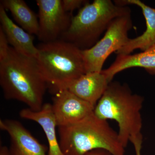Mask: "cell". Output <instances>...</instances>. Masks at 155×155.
<instances>
[{
	"mask_svg": "<svg viewBox=\"0 0 155 155\" xmlns=\"http://www.w3.org/2000/svg\"><path fill=\"white\" fill-rule=\"evenodd\" d=\"M0 85L6 99L15 100L35 111L41 110L47 88L36 58L22 54L10 47L0 61Z\"/></svg>",
	"mask_w": 155,
	"mask_h": 155,
	"instance_id": "6da1fadb",
	"label": "cell"
},
{
	"mask_svg": "<svg viewBox=\"0 0 155 155\" xmlns=\"http://www.w3.org/2000/svg\"><path fill=\"white\" fill-rule=\"evenodd\" d=\"M59 143L64 155H85L94 150L112 155H125V147L118 132L107 120L93 114L75 124L58 127Z\"/></svg>",
	"mask_w": 155,
	"mask_h": 155,
	"instance_id": "7a4b0ae2",
	"label": "cell"
},
{
	"mask_svg": "<svg viewBox=\"0 0 155 155\" xmlns=\"http://www.w3.org/2000/svg\"><path fill=\"white\" fill-rule=\"evenodd\" d=\"M143 100L140 95L133 94L127 84L112 81L95 107L94 113L100 119L117 122L119 139L126 148L130 139L142 135Z\"/></svg>",
	"mask_w": 155,
	"mask_h": 155,
	"instance_id": "3957f363",
	"label": "cell"
},
{
	"mask_svg": "<svg viewBox=\"0 0 155 155\" xmlns=\"http://www.w3.org/2000/svg\"><path fill=\"white\" fill-rule=\"evenodd\" d=\"M37 62L48 86L55 93L86 73L81 50L63 40L42 43L37 46Z\"/></svg>",
	"mask_w": 155,
	"mask_h": 155,
	"instance_id": "277c9868",
	"label": "cell"
},
{
	"mask_svg": "<svg viewBox=\"0 0 155 155\" xmlns=\"http://www.w3.org/2000/svg\"><path fill=\"white\" fill-rule=\"evenodd\" d=\"M130 13L127 6L119 5L110 0H94L87 3L72 16L71 23L61 39L81 50L91 48L117 17Z\"/></svg>",
	"mask_w": 155,
	"mask_h": 155,
	"instance_id": "5b68a950",
	"label": "cell"
},
{
	"mask_svg": "<svg viewBox=\"0 0 155 155\" xmlns=\"http://www.w3.org/2000/svg\"><path fill=\"white\" fill-rule=\"evenodd\" d=\"M130 13L117 17L111 22L102 38L88 49L81 50L85 72H100L107 58L124 46L130 38L132 28Z\"/></svg>",
	"mask_w": 155,
	"mask_h": 155,
	"instance_id": "8992f818",
	"label": "cell"
},
{
	"mask_svg": "<svg viewBox=\"0 0 155 155\" xmlns=\"http://www.w3.org/2000/svg\"><path fill=\"white\" fill-rule=\"evenodd\" d=\"M38 8L37 36L42 43L60 39L68 29L72 15L62 6V0H37Z\"/></svg>",
	"mask_w": 155,
	"mask_h": 155,
	"instance_id": "52a82bcc",
	"label": "cell"
},
{
	"mask_svg": "<svg viewBox=\"0 0 155 155\" xmlns=\"http://www.w3.org/2000/svg\"><path fill=\"white\" fill-rule=\"evenodd\" d=\"M52 107L58 127L75 124L93 114L94 107L67 90L55 93Z\"/></svg>",
	"mask_w": 155,
	"mask_h": 155,
	"instance_id": "ba28073f",
	"label": "cell"
},
{
	"mask_svg": "<svg viewBox=\"0 0 155 155\" xmlns=\"http://www.w3.org/2000/svg\"><path fill=\"white\" fill-rule=\"evenodd\" d=\"M0 128L10 136V155H46V147L39 142L21 122L14 119H1Z\"/></svg>",
	"mask_w": 155,
	"mask_h": 155,
	"instance_id": "9c48e42d",
	"label": "cell"
},
{
	"mask_svg": "<svg viewBox=\"0 0 155 155\" xmlns=\"http://www.w3.org/2000/svg\"><path fill=\"white\" fill-rule=\"evenodd\" d=\"M119 5H134L139 7L145 19L146 29L140 36L129 40L127 43L116 53L117 54H129L136 49L146 51L155 44V8H151L140 0L114 1Z\"/></svg>",
	"mask_w": 155,
	"mask_h": 155,
	"instance_id": "30bf717a",
	"label": "cell"
},
{
	"mask_svg": "<svg viewBox=\"0 0 155 155\" xmlns=\"http://www.w3.org/2000/svg\"><path fill=\"white\" fill-rule=\"evenodd\" d=\"M102 70L85 73L73 81L67 90L95 107L110 83Z\"/></svg>",
	"mask_w": 155,
	"mask_h": 155,
	"instance_id": "8fae6325",
	"label": "cell"
},
{
	"mask_svg": "<svg viewBox=\"0 0 155 155\" xmlns=\"http://www.w3.org/2000/svg\"><path fill=\"white\" fill-rule=\"evenodd\" d=\"M0 22V27L5 32L11 47L22 54L36 58L38 49L34 44V36L15 24L1 5Z\"/></svg>",
	"mask_w": 155,
	"mask_h": 155,
	"instance_id": "7c38bea8",
	"label": "cell"
},
{
	"mask_svg": "<svg viewBox=\"0 0 155 155\" xmlns=\"http://www.w3.org/2000/svg\"><path fill=\"white\" fill-rule=\"evenodd\" d=\"M19 114L22 119L34 121L41 126L48 143V155H64L57 138L56 130L58 125L51 104H44L41 110L38 111L28 108L22 109Z\"/></svg>",
	"mask_w": 155,
	"mask_h": 155,
	"instance_id": "4fadbf2b",
	"label": "cell"
},
{
	"mask_svg": "<svg viewBox=\"0 0 155 155\" xmlns=\"http://www.w3.org/2000/svg\"><path fill=\"white\" fill-rule=\"evenodd\" d=\"M135 67L143 68L150 74L155 75V44L142 52L134 54H117L114 63L102 71L110 82L119 72Z\"/></svg>",
	"mask_w": 155,
	"mask_h": 155,
	"instance_id": "5bb4252c",
	"label": "cell"
},
{
	"mask_svg": "<svg viewBox=\"0 0 155 155\" xmlns=\"http://www.w3.org/2000/svg\"><path fill=\"white\" fill-rule=\"evenodd\" d=\"M6 10L11 12L15 21L21 28L30 34L37 35L38 33V16L23 0H2L1 4Z\"/></svg>",
	"mask_w": 155,
	"mask_h": 155,
	"instance_id": "9a60e30c",
	"label": "cell"
},
{
	"mask_svg": "<svg viewBox=\"0 0 155 155\" xmlns=\"http://www.w3.org/2000/svg\"><path fill=\"white\" fill-rule=\"evenodd\" d=\"M89 1L85 0H62V6L67 13H71L76 9L81 8Z\"/></svg>",
	"mask_w": 155,
	"mask_h": 155,
	"instance_id": "2e32d148",
	"label": "cell"
},
{
	"mask_svg": "<svg viewBox=\"0 0 155 155\" xmlns=\"http://www.w3.org/2000/svg\"><path fill=\"white\" fill-rule=\"evenodd\" d=\"M5 32L0 27V61L5 58L10 47Z\"/></svg>",
	"mask_w": 155,
	"mask_h": 155,
	"instance_id": "e0dca14e",
	"label": "cell"
},
{
	"mask_svg": "<svg viewBox=\"0 0 155 155\" xmlns=\"http://www.w3.org/2000/svg\"><path fill=\"white\" fill-rule=\"evenodd\" d=\"M130 141L134 147L136 155H141L142 144L143 142L142 135L130 139Z\"/></svg>",
	"mask_w": 155,
	"mask_h": 155,
	"instance_id": "ac0fdd59",
	"label": "cell"
},
{
	"mask_svg": "<svg viewBox=\"0 0 155 155\" xmlns=\"http://www.w3.org/2000/svg\"><path fill=\"white\" fill-rule=\"evenodd\" d=\"M85 155H112L107 151L102 149L93 150L87 153Z\"/></svg>",
	"mask_w": 155,
	"mask_h": 155,
	"instance_id": "d6986e66",
	"label": "cell"
},
{
	"mask_svg": "<svg viewBox=\"0 0 155 155\" xmlns=\"http://www.w3.org/2000/svg\"><path fill=\"white\" fill-rule=\"evenodd\" d=\"M0 155H10L9 148L6 146H2L0 148Z\"/></svg>",
	"mask_w": 155,
	"mask_h": 155,
	"instance_id": "ffe728a7",
	"label": "cell"
}]
</instances>
